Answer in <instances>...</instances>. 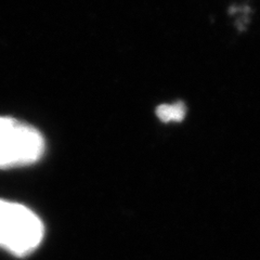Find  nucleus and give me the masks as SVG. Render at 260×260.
<instances>
[{
  "label": "nucleus",
  "instance_id": "obj_1",
  "mask_svg": "<svg viewBox=\"0 0 260 260\" xmlns=\"http://www.w3.org/2000/svg\"><path fill=\"white\" fill-rule=\"evenodd\" d=\"M44 238V224L35 213L18 203L0 200V247L18 257L34 251Z\"/></svg>",
  "mask_w": 260,
  "mask_h": 260
},
{
  "label": "nucleus",
  "instance_id": "obj_2",
  "mask_svg": "<svg viewBox=\"0 0 260 260\" xmlns=\"http://www.w3.org/2000/svg\"><path fill=\"white\" fill-rule=\"evenodd\" d=\"M45 151L43 135L12 117L0 116V169L34 164Z\"/></svg>",
  "mask_w": 260,
  "mask_h": 260
},
{
  "label": "nucleus",
  "instance_id": "obj_3",
  "mask_svg": "<svg viewBox=\"0 0 260 260\" xmlns=\"http://www.w3.org/2000/svg\"><path fill=\"white\" fill-rule=\"evenodd\" d=\"M185 105L182 102H177L173 105L162 104L159 105L156 110V115L160 120L165 121V123L170 120L181 121L185 116Z\"/></svg>",
  "mask_w": 260,
  "mask_h": 260
}]
</instances>
